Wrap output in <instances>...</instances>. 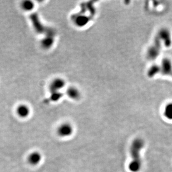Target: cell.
Segmentation results:
<instances>
[{
    "mask_svg": "<svg viewBox=\"0 0 172 172\" xmlns=\"http://www.w3.org/2000/svg\"><path fill=\"white\" fill-rule=\"evenodd\" d=\"M163 70L165 73H168L172 68L170 62L168 60H165L163 62Z\"/></svg>",
    "mask_w": 172,
    "mask_h": 172,
    "instance_id": "30bf717a",
    "label": "cell"
},
{
    "mask_svg": "<svg viewBox=\"0 0 172 172\" xmlns=\"http://www.w3.org/2000/svg\"><path fill=\"white\" fill-rule=\"evenodd\" d=\"M22 8L23 10L26 11H30L33 10L35 7V5L31 1H25L22 3Z\"/></svg>",
    "mask_w": 172,
    "mask_h": 172,
    "instance_id": "ba28073f",
    "label": "cell"
},
{
    "mask_svg": "<svg viewBox=\"0 0 172 172\" xmlns=\"http://www.w3.org/2000/svg\"><path fill=\"white\" fill-rule=\"evenodd\" d=\"M164 115L167 118L172 120V104H168L166 107Z\"/></svg>",
    "mask_w": 172,
    "mask_h": 172,
    "instance_id": "8fae6325",
    "label": "cell"
},
{
    "mask_svg": "<svg viewBox=\"0 0 172 172\" xmlns=\"http://www.w3.org/2000/svg\"><path fill=\"white\" fill-rule=\"evenodd\" d=\"M141 167H142V162L132 161L129 164V168L131 172H138L139 171Z\"/></svg>",
    "mask_w": 172,
    "mask_h": 172,
    "instance_id": "52a82bcc",
    "label": "cell"
},
{
    "mask_svg": "<svg viewBox=\"0 0 172 172\" xmlns=\"http://www.w3.org/2000/svg\"><path fill=\"white\" fill-rule=\"evenodd\" d=\"M42 160V155L38 152H33L30 153L27 158V160L30 165L37 166Z\"/></svg>",
    "mask_w": 172,
    "mask_h": 172,
    "instance_id": "277c9868",
    "label": "cell"
},
{
    "mask_svg": "<svg viewBox=\"0 0 172 172\" xmlns=\"http://www.w3.org/2000/svg\"><path fill=\"white\" fill-rule=\"evenodd\" d=\"M144 145V142L142 139L137 138L134 140L130 148V153L133 158L132 161L142 162L140 158V152L142 149Z\"/></svg>",
    "mask_w": 172,
    "mask_h": 172,
    "instance_id": "6da1fadb",
    "label": "cell"
},
{
    "mask_svg": "<svg viewBox=\"0 0 172 172\" xmlns=\"http://www.w3.org/2000/svg\"><path fill=\"white\" fill-rule=\"evenodd\" d=\"M17 114L21 118H26L30 114V109L25 104H20L16 108Z\"/></svg>",
    "mask_w": 172,
    "mask_h": 172,
    "instance_id": "5b68a950",
    "label": "cell"
},
{
    "mask_svg": "<svg viewBox=\"0 0 172 172\" xmlns=\"http://www.w3.org/2000/svg\"><path fill=\"white\" fill-rule=\"evenodd\" d=\"M65 81L61 78H56L50 84V89L52 93H60V91L65 87Z\"/></svg>",
    "mask_w": 172,
    "mask_h": 172,
    "instance_id": "3957f363",
    "label": "cell"
},
{
    "mask_svg": "<svg viewBox=\"0 0 172 172\" xmlns=\"http://www.w3.org/2000/svg\"><path fill=\"white\" fill-rule=\"evenodd\" d=\"M160 35H161V36L162 37L163 39H164L166 41V43L168 45L170 43V35H169V33L167 31H162L161 33H160Z\"/></svg>",
    "mask_w": 172,
    "mask_h": 172,
    "instance_id": "7c38bea8",
    "label": "cell"
},
{
    "mask_svg": "<svg viewBox=\"0 0 172 172\" xmlns=\"http://www.w3.org/2000/svg\"><path fill=\"white\" fill-rule=\"evenodd\" d=\"M74 132V128L71 124L62 123L58 127L57 134L61 138H68L71 136Z\"/></svg>",
    "mask_w": 172,
    "mask_h": 172,
    "instance_id": "7a4b0ae2",
    "label": "cell"
},
{
    "mask_svg": "<svg viewBox=\"0 0 172 172\" xmlns=\"http://www.w3.org/2000/svg\"><path fill=\"white\" fill-rule=\"evenodd\" d=\"M67 95L70 99L78 100L80 97V93L78 88L74 86H70L68 89L66 91Z\"/></svg>",
    "mask_w": 172,
    "mask_h": 172,
    "instance_id": "8992f818",
    "label": "cell"
},
{
    "mask_svg": "<svg viewBox=\"0 0 172 172\" xmlns=\"http://www.w3.org/2000/svg\"><path fill=\"white\" fill-rule=\"evenodd\" d=\"M53 41L54 39L48 36L47 37H46L42 40V45L44 48H49L52 46Z\"/></svg>",
    "mask_w": 172,
    "mask_h": 172,
    "instance_id": "9c48e42d",
    "label": "cell"
},
{
    "mask_svg": "<svg viewBox=\"0 0 172 172\" xmlns=\"http://www.w3.org/2000/svg\"><path fill=\"white\" fill-rule=\"evenodd\" d=\"M157 66H153L152 69H150L149 71L150 75H152L154 74H156L158 72V70H157Z\"/></svg>",
    "mask_w": 172,
    "mask_h": 172,
    "instance_id": "4fadbf2b",
    "label": "cell"
}]
</instances>
